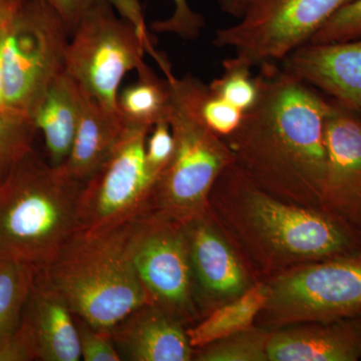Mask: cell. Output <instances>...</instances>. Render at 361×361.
I'll return each instance as SVG.
<instances>
[{
    "instance_id": "obj_13",
    "label": "cell",
    "mask_w": 361,
    "mask_h": 361,
    "mask_svg": "<svg viewBox=\"0 0 361 361\" xmlns=\"http://www.w3.org/2000/svg\"><path fill=\"white\" fill-rule=\"evenodd\" d=\"M331 101L320 209L361 239V115Z\"/></svg>"
},
{
    "instance_id": "obj_26",
    "label": "cell",
    "mask_w": 361,
    "mask_h": 361,
    "mask_svg": "<svg viewBox=\"0 0 361 361\" xmlns=\"http://www.w3.org/2000/svg\"><path fill=\"white\" fill-rule=\"evenodd\" d=\"M361 37V0H353L313 35L307 44H336Z\"/></svg>"
},
{
    "instance_id": "obj_22",
    "label": "cell",
    "mask_w": 361,
    "mask_h": 361,
    "mask_svg": "<svg viewBox=\"0 0 361 361\" xmlns=\"http://www.w3.org/2000/svg\"><path fill=\"white\" fill-rule=\"evenodd\" d=\"M37 269L11 259L0 260V338L20 324Z\"/></svg>"
},
{
    "instance_id": "obj_27",
    "label": "cell",
    "mask_w": 361,
    "mask_h": 361,
    "mask_svg": "<svg viewBox=\"0 0 361 361\" xmlns=\"http://www.w3.org/2000/svg\"><path fill=\"white\" fill-rule=\"evenodd\" d=\"M82 360L122 361L110 332L97 329L75 316Z\"/></svg>"
},
{
    "instance_id": "obj_30",
    "label": "cell",
    "mask_w": 361,
    "mask_h": 361,
    "mask_svg": "<svg viewBox=\"0 0 361 361\" xmlns=\"http://www.w3.org/2000/svg\"><path fill=\"white\" fill-rule=\"evenodd\" d=\"M37 360L32 337L23 325L0 338V361Z\"/></svg>"
},
{
    "instance_id": "obj_16",
    "label": "cell",
    "mask_w": 361,
    "mask_h": 361,
    "mask_svg": "<svg viewBox=\"0 0 361 361\" xmlns=\"http://www.w3.org/2000/svg\"><path fill=\"white\" fill-rule=\"evenodd\" d=\"M188 327L152 303L144 304L110 330L122 360L190 361Z\"/></svg>"
},
{
    "instance_id": "obj_8",
    "label": "cell",
    "mask_w": 361,
    "mask_h": 361,
    "mask_svg": "<svg viewBox=\"0 0 361 361\" xmlns=\"http://www.w3.org/2000/svg\"><path fill=\"white\" fill-rule=\"evenodd\" d=\"M265 283L267 303L255 324L271 331L361 315V250L292 268Z\"/></svg>"
},
{
    "instance_id": "obj_4",
    "label": "cell",
    "mask_w": 361,
    "mask_h": 361,
    "mask_svg": "<svg viewBox=\"0 0 361 361\" xmlns=\"http://www.w3.org/2000/svg\"><path fill=\"white\" fill-rule=\"evenodd\" d=\"M82 183L33 149L0 184V255L44 267L78 229Z\"/></svg>"
},
{
    "instance_id": "obj_11",
    "label": "cell",
    "mask_w": 361,
    "mask_h": 361,
    "mask_svg": "<svg viewBox=\"0 0 361 361\" xmlns=\"http://www.w3.org/2000/svg\"><path fill=\"white\" fill-rule=\"evenodd\" d=\"M149 130L126 126L110 155L82 184L78 202V229L116 227L149 210L156 182L146 161Z\"/></svg>"
},
{
    "instance_id": "obj_34",
    "label": "cell",
    "mask_w": 361,
    "mask_h": 361,
    "mask_svg": "<svg viewBox=\"0 0 361 361\" xmlns=\"http://www.w3.org/2000/svg\"><path fill=\"white\" fill-rule=\"evenodd\" d=\"M2 259H4V258H2L1 255H0V260H2Z\"/></svg>"
},
{
    "instance_id": "obj_21",
    "label": "cell",
    "mask_w": 361,
    "mask_h": 361,
    "mask_svg": "<svg viewBox=\"0 0 361 361\" xmlns=\"http://www.w3.org/2000/svg\"><path fill=\"white\" fill-rule=\"evenodd\" d=\"M137 82L118 92V111L126 126L152 129L168 121L172 109V89L168 78H160L146 63L137 68Z\"/></svg>"
},
{
    "instance_id": "obj_14",
    "label": "cell",
    "mask_w": 361,
    "mask_h": 361,
    "mask_svg": "<svg viewBox=\"0 0 361 361\" xmlns=\"http://www.w3.org/2000/svg\"><path fill=\"white\" fill-rule=\"evenodd\" d=\"M282 63L287 73L361 115V37L336 44H305Z\"/></svg>"
},
{
    "instance_id": "obj_32",
    "label": "cell",
    "mask_w": 361,
    "mask_h": 361,
    "mask_svg": "<svg viewBox=\"0 0 361 361\" xmlns=\"http://www.w3.org/2000/svg\"><path fill=\"white\" fill-rule=\"evenodd\" d=\"M223 13L233 18H241L250 6L252 0H214Z\"/></svg>"
},
{
    "instance_id": "obj_1",
    "label": "cell",
    "mask_w": 361,
    "mask_h": 361,
    "mask_svg": "<svg viewBox=\"0 0 361 361\" xmlns=\"http://www.w3.org/2000/svg\"><path fill=\"white\" fill-rule=\"evenodd\" d=\"M257 78V102L224 139L234 163L268 193L322 210L331 99L276 63Z\"/></svg>"
},
{
    "instance_id": "obj_24",
    "label": "cell",
    "mask_w": 361,
    "mask_h": 361,
    "mask_svg": "<svg viewBox=\"0 0 361 361\" xmlns=\"http://www.w3.org/2000/svg\"><path fill=\"white\" fill-rule=\"evenodd\" d=\"M252 66L239 56L225 59L223 71L209 89L232 106L245 113L257 102L259 82L251 73Z\"/></svg>"
},
{
    "instance_id": "obj_29",
    "label": "cell",
    "mask_w": 361,
    "mask_h": 361,
    "mask_svg": "<svg viewBox=\"0 0 361 361\" xmlns=\"http://www.w3.org/2000/svg\"><path fill=\"white\" fill-rule=\"evenodd\" d=\"M175 142L168 121L156 123L149 130L146 142V161L154 177L160 176L174 153Z\"/></svg>"
},
{
    "instance_id": "obj_17",
    "label": "cell",
    "mask_w": 361,
    "mask_h": 361,
    "mask_svg": "<svg viewBox=\"0 0 361 361\" xmlns=\"http://www.w3.org/2000/svg\"><path fill=\"white\" fill-rule=\"evenodd\" d=\"M20 323L32 337L37 360H82L75 314L37 272Z\"/></svg>"
},
{
    "instance_id": "obj_6",
    "label": "cell",
    "mask_w": 361,
    "mask_h": 361,
    "mask_svg": "<svg viewBox=\"0 0 361 361\" xmlns=\"http://www.w3.org/2000/svg\"><path fill=\"white\" fill-rule=\"evenodd\" d=\"M70 32L42 0H25L2 32L4 103L13 118L32 122L42 97L66 70Z\"/></svg>"
},
{
    "instance_id": "obj_25",
    "label": "cell",
    "mask_w": 361,
    "mask_h": 361,
    "mask_svg": "<svg viewBox=\"0 0 361 361\" xmlns=\"http://www.w3.org/2000/svg\"><path fill=\"white\" fill-rule=\"evenodd\" d=\"M37 132L32 122L0 114V184L11 169L33 149Z\"/></svg>"
},
{
    "instance_id": "obj_31",
    "label": "cell",
    "mask_w": 361,
    "mask_h": 361,
    "mask_svg": "<svg viewBox=\"0 0 361 361\" xmlns=\"http://www.w3.org/2000/svg\"><path fill=\"white\" fill-rule=\"evenodd\" d=\"M63 20L70 35L90 9L103 0H42Z\"/></svg>"
},
{
    "instance_id": "obj_28",
    "label": "cell",
    "mask_w": 361,
    "mask_h": 361,
    "mask_svg": "<svg viewBox=\"0 0 361 361\" xmlns=\"http://www.w3.org/2000/svg\"><path fill=\"white\" fill-rule=\"evenodd\" d=\"M172 1L174 4L172 16L167 20L154 23V30L158 32L173 33L183 39H196L205 26L203 16L192 9L188 0Z\"/></svg>"
},
{
    "instance_id": "obj_12",
    "label": "cell",
    "mask_w": 361,
    "mask_h": 361,
    "mask_svg": "<svg viewBox=\"0 0 361 361\" xmlns=\"http://www.w3.org/2000/svg\"><path fill=\"white\" fill-rule=\"evenodd\" d=\"M185 225L195 300L202 318L257 282L208 211Z\"/></svg>"
},
{
    "instance_id": "obj_2",
    "label": "cell",
    "mask_w": 361,
    "mask_h": 361,
    "mask_svg": "<svg viewBox=\"0 0 361 361\" xmlns=\"http://www.w3.org/2000/svg\"><path fill=\"white\" fill-rule=\"evenodd\" d=\"M208 212L256 282L361 250L360 237L329 214L268 193L235 163L214 184Z\"/></svg>"
},
{
    "instance_id": "obj_3",
    "label": "cell",
    "mask_w": 361,
    "mask_h": 361,
    "mask_svg": "<svg viewBox=\"0 0 361 361\" xmlns=\"http://www.w3.org/2000/svg\"><path fill=\"white\" fill-rule=\"evenodd\" d=\"M130 226L132 221L106 229H78L37 270V277L63 297L73 314L104 331L149 303L130 256Z\"/></svg>"
},
{
    "instance_id": "obj_10",
    "label": "cell",
    "mask_w": 361,
    "mask_h": 361,
    "mask_svg": "<svg viewBox=\"0 0 361 361\" xmlns=\"http://www.w3.org/2000/svg\"><path fill=\"white\" fill-rule=\"evenodd\" d=\"M353 0H252L239 21L216 32L213 44L252 66L277 63L307 44Z\"/></svg>"
},
{
    "instance_id": "obj_5",
    "label": "cell",
    "mask_w": 361,
    "mask_h": 361,
    "mask_svg": "<svg viewBox=\"0 0 361 361\" xmlns=\"http://www.w3.org/2000/svg\"><path fill=\"white\" fill-rule=\"evenodd\" d=\"M165 73L172 89L168 122L175 148L157 178L148 211L186 224L208 211L211 190L234 156L225 140L202 122L175 75Z\"/></svg>"
},
{
    "instance_id": "obj_15",
    "label": "cell",
    "mask_w": 361,
    "mask_h": 361,
    "mask_svg": "<svg viewBox=\"0 0 361 361\" xmlns=\"http://www.w3.org/2000/svg\"><path fill=\"white\" fill-rule=\"evenodd\" d=\"M269 361L361 360V315L287 325L272 330Z\"/></svg>"
},
{
    "instance_id": "obj_7",
    "label": "cell",
    "mask_w": 361,
    "mask_h": 361,
    "mask_svg": "<svg viewBox=\"0 0 361 361\" xmlns=\"http://www.w3.org/2000/svg\"><path fill=\"white\" fill-rule=\"evenodd\" d=\"M145 32L142 18H118L110 0H103L71 33L66 71L85 94L118 114L116 101L123 78L145 63V49H151Z\"/></svg>"
},
{
    "instance_id": "obj_23",
    "label": "cell",
    "mask_w": 361,
    "mask_h": 361,
    "mask_svg": "<svg viewBox=\"0 0 361 361\" xmlns=\"http://www.w3.org/2000/svg\"><path fill=\"white\" fill-rule=\"evenodd\" d=\"M271 330L254 324L202 348H195V361H269Z\"/></svg>"
},
{
    "instance_id": "obj_19",
    "label": "cell",
    "mask_w": 361,
    "mask_h": 361,
    "mask_svg": "<svg viewBox=\"0 0 361 361\" xmlns=\"http://www.w3.org/2000/svg\"><path fill=\"white\" fill-rule=\"evenodd\" d=\"M80 116V90L66 70L54 78L32 116L44 135L49 161L63 165L70 156Z\"/></svg>"
},
{
    "instance_id": "obj_33",
    "label": "cell",
    "mask_w": 361,
    "mask_h": 361,
    "mask_svg": "<svg viewBox=\"0 0 361 361\" xmlns=\"http://www.w3.org/2000/svg\"><path fill=\"white\" fill-rule=\"evenodd\" d=\"M25 0H0V30L11 20Z\"/></svg>"
},
{
    "instance_id": "obj_18",
    "label": "cell",
    "mask_w": 361,
    "mask_h": 361,
    "mask_svg": "<svg viewBox=\"0 0 361 361\" xmlns=\"http://www.w3.org/2000/svg\"><path fill=\"white\" fill-rule=\"evenodd\" d=\"M78 90L77 132L70 156L61 166L71 178L84 184L110 155L126 126L120 114L106 110L80 87Z\"/></svg>"
},
{
    "instance_id": "obj_20",
    "label": "cell",
    "mask_w": 361,
    "mask_h": 361,
    "mask_svg": "<svg viewBox=\"0 0 361 361\" xmlns=\"http://www.w3.org/2000/svg\"><path fill=\"white\" fill-rule=\"evenodd\" d=\"M267 299V284L259 281L238 298L216 308L200 322L188 327L192 348H202L253 326Z\"/></svg>"
},
{
    "instance_id": "obj_9",
    "label": "cell",
    "mask_w": 361,
    "mask_h": 361,
    "mask_svg": "<svg viewBox=\"0 0 361 361\" xmlns=\"http://www.w3.org/2000/svg\"><path fill=\"white\" fill-rule=\"evenodd\" d=\"M130 251L149 303L187 327L200 322L185 225L147 211L132 221Z\"/></svg>"
}]
</instances>
